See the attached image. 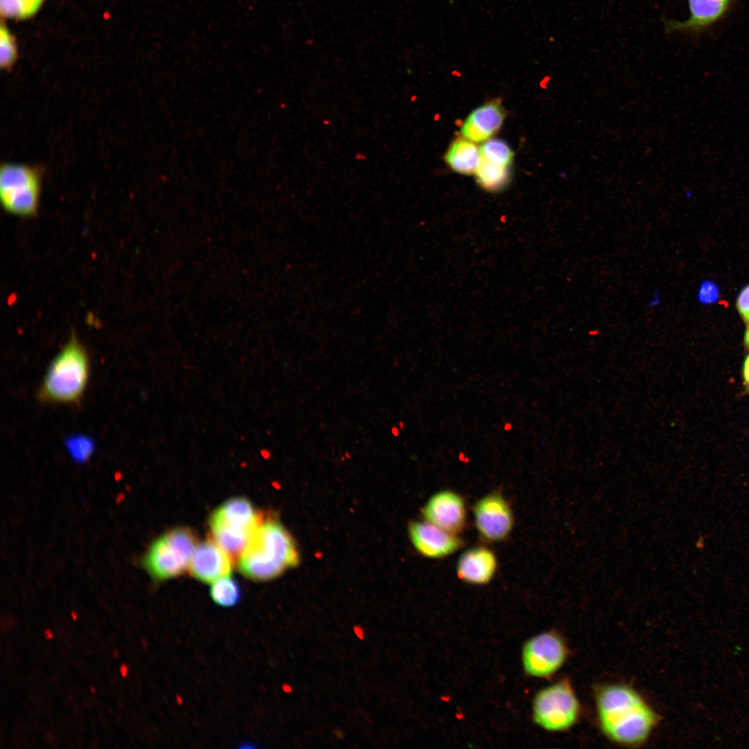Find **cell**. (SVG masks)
<instances>
[{
	"instance_id": "obj_14",
	"label": "cell",
	"mask_w": 749,
	"mask_h": 749,
	"mask_svg": "<svg viewBox=\"0 0 749 749\" xmlns=\"http://www.w3.org/2000/svg\"><path fill=\"white\" fill-rule=\"evenodd\" d=\"M497 559L494 553L484 546H476L464 551L459 557L456 571L458 577L472 585L488 584L494 576Z\"/></svg>"
},
{
	"instance_id": "obj_25",
	"label": "cell",
	"mask_w": 749,
	"mask_h": 749,
	"mask_svg": "<svg viewBox=\"0 0 749 749\" xmlns=\"http://www.w3.org/2000/svg\"><path fill=\"white\" fill-rule=\"evenodd\" d=\"M661 302L660 293L658 290L654 291L651 298L649 299L647 306L650 309H653L658 307Z\"/></svg>"
},
{
	"instance_id": "obj_20",
	"label": "cell",
	"mask_w": 749,
	"mask_h": 749,
	"mask_svg": "<svg viewBox=\"0 0 749 749\" xmlns=\"http://www.w3.org/2000/svg\"><path fill=\"white\" fill-rule=\"evenodd\" d=\"M481 157L486 160L510 167L514 153L503 141L498 139L486 140L480 148Z\"/></svg>"
},
{
	"instance_id": "obj_15",
	"label": "cell",
	"mask_w": 749,
	"mask_h": 749,
	"mask_svg": "<svg viewBox=\"0 0 749 749\" xmlns=\"http://www.w3.org/2000/svg\"><path fill=\"white\" fill-rule=\"evenodd\" d=\"M506 117L499 101H492L474 110L460 129L463 137L474 142L489 139L501 127Z\"/></svg>"
},
{
	"instance_id": "obj_17",
	"label": "cell",
	"mask_w": 749,
	"mask_h": 749,
	"mask_svg": "<svg viewBox=\"0 0 749 749\" xmlns=\"http://www.w3.org/2000/svg\"><path fill=\"white\" fill-rule=\"evenodd\" d=\"M481 187L490 191H497L505 187L510 178V167L480 158L474 173Z\"/></svg>"
},
{
	"instance_id": "obj_23",
	"label": "cell",
	"mask_w": 749,
	"mask_h": 749,
	"mask_svg": "<svg viewBox=\"0 0 749 749\" xmlns=\"http://www.w3.org/2000/svg\"><path fill=\"white\" fill-rule=\"evenodd\" d=\"M737 306L739 312L743 318L746 320L749 321V284L739 293L737 301Z\"/></svg>"
},
{
	"instance_id": "obj_7",
	"label": "cell",
	"mask_w": 749,
	"mask_h": 749,
	"mask_svg": "<svg viewBox=\"0 0 749 749\" xmlns=\"http://www.w3.org/2000/svg\"><path fill=\"white\" fill-rule=\"evenodd\" d=\"M42 184L38 167L4 163L0 169V197L5 209L22 216L33 215L37 209Z\"/></svg>"
},
{
	"instance_id": "obj_26",
	"label": "cell",
	"mask_w": 749,
	"mask_h": 749,
	"mask_svg": "<svg viewBox=\"0 0 749 749\" xmlns=\"http://www.w3.org/2000/svg\"><path fill=\"white\" fill-rule=\"evenodd\" d=\"M743 377H744L745 382H746V385L748 386V387L749 388V354L747 356V357H746V359L745 360V362H744V365H743Z\"/></svg>"
},
{
	"instance_id": "obj_8",
	"label": "cell",
	"mask_w": 749,
	"mask_h": 749,
	"mask_svg": "<svg viewBox=\"0 0 749 749\" xmlns=\"http://www.w3.org/2000/svg\"><path fill=\"white\" fill-rule=\"evenodd\" d=\"M567 648L559 634L546 631L528 639L522 650V664L524 672L534 678H547L564 664Z\"/></svg>"
},
{
	"instance_id": "obj_21",
	"label": "cell",
	"mask_w": 749,
	"mask_h": 749,
	"mask_svg": "<svg viewBox=\"0 0 749 749\" xmlns=\"http://www.w3.org/2000/svg\"><path fill=\"white\" fill-rule=\"evenodd\" d=\"M17 57V46L15 40L6 26L1 24L0 28V65L1 69L9 70L15 64Z\"/></svg>"
},
{
	"instance_id": "obj_4",
	"label": "cell",
	"mask_w": 749,
	"mask_h": 749,
	"mask_svg": "<svg viewBox=\"0 0 749 749\" xmlns=\"http://www.w3.org/2000/svg\"><path fill=\"white\" fill-rule=\"evenodd\" d=\"M249 500L234 497L225 501L212 514L211 537L232 558L239 559L261 521Z\"/></svg>"
},
{
	"instance_id": "obj_27",
	"label": "cell",
	"mask_w": 749,
	"mask_h": 749,
	"mask_svg": "<svg viewBox=\"0 0 749 749\" xmlns=\"http://www.w3.org/2000/svg\"><path fill=\"white\" fill-rule=\"evenodd\" d=\"M745 343L747 345V346L749 347V326H748V329H747V330L746 332Z\"/></svg>"
},
{
	"instance_id": "obj_1",
	"label": "cell",
	"mask_w": 749,
	"mask_h": 749,
	"mask_svg": "<svg viewBox=\"0 0 749 749\" xmlns=\"http://www.w3.org/2000/svg\"><path fill=\"white\" fill-rule=\"evenodd\" d=\"M601 729L614 742L623 745L644 743L657 725L659 717L634 689L624 685L602 688L596 700Z\"/></svg>"
},
{
	"instance_id": "obj_16",
	"label": "cell",
	"mask_w": 749,
	"mask_h": 749,
	"mask_svg": "<svg viewBox=\"0 0 749 749\" xmlns=\"http://www.w3.org/2000/svg\"><path fill=\"white\" fill-rule=\"evenodd\" d=\"M480 158V148L464 137L454 141L445 155L449 166L455 172L465 175L475 173Z\"/></svg>"
},
{
	"instance_id": "obj_18",
	"label": "cell",
	"mask_w": 749,
	"mask_h": 749,
	"mask_svg": "<svg viewBox=\"0 0 749 749\" xmlns=\"http://www.w3.org/2000/svg\"><path fill=\"white\" fill-rule=\"evenodd\" d=\"M210 595L216 604L232 607L239 602L241 592L238 583L227 576L212 583Z\"/></svg>"
},
{
	"instance_id": "obj_6",
	"label": "cell",
	"mask_w": 749,
	"mask_h": 749,
	"mask_svg": "<svg viewBox=\"0 0 749 749\" xmlns=\"http://www.w3.org/2000/svg\"><path fill=\"white\" fill-rule=\"evenodd\" d=\"M580 707L570 684L565 679L540 689L534 696L532 716L534 722L549 732L569 729L578 721Z\"/></svg>"
},
{
	"instance_id": "obj_13",
	"label": "cell",
	"mask_w": 749,
	"mask_h": 749,
	"mask_svg": "<svg viewBox=\"0 0 749 749\" xmlns=\"http://www.w3.org/2000/svg\"><path fill=\"white\" fill-rule=\"evenodd\" d=\"M733 0H688L689 17L684 21L664 20L668 33H695L721 19Z\"/></svg>"
},
{
	"instance_id": "obj_3",
	"label": "cell",
	"mask_w": 749,
	"mask_h": 749,
	"mask_svg": "<svg viewBox=\"0 0 749 749\" xmlns=\"http://www.w3.org/2000/svg\"><path fill=\"white\" fill-rule=\"evenodd\" d=\"M89 374L87 352L72 336L51 362L39 389V399L48 403H76L84 393Z\"/></svg>"
},
{
	"instance_id": "obj_10",
	"label": "cell",
	"mask_w": 749,
	"mask_h": 749,
	"mask_svg": "<svg viewBox=\"0 0 749 749\" xmlns=\"http://www.w3.org/2000/svg\"><path fill=\"white\" fill-rule=\"evenodd\" d=\"M466 513L463 498L450 490L433 494L422 509L425 520L456 535L465 526Z\"/></svg>"
},
{
	"instance_id": "obj_9",
	"label": "cell",
	"mask_w": 749,
	"mask_h": 749,
	"mask_svg": "<svg viewBox=\"0 0 749 749\" xmlns=\"http://www.w3.org/2000/svg\"><path fill=\"white\" fill-rule=\"evenodd\" d=\"M473 515L479 533L487 541H503L513 530L511 507L499 492H491L479 499L473 507Z\"/></svg>"
},
{
	"instance_id": "obj_22",
	"label": "cell",
	"mask_w": 749,
	"mask_h": 749,
	"mask_svg": "<svg viewBox=\"0 0 749 749\" xmlns=\"http://www.w3.org/2000/svg\"><path fill=\"white\" fill-rule=\"evenodd\" d=\"M66 444L72 458L78 462L88 460L94 451L93 442L84 436H73L67 440Z\"/></svg>"
},
{
	"instance_id": "obj_11",
	"label": "cell",
	"mask_w": 749,
	"mask_h": 749,
	"mask_svg": "<svg viewBox=\"0 0 749 749\" xmlns=\"http://www.w3.org/2000/svg\"><path fill=\"white\" fill-rule=\"evenodd\" d=\"M408 534L415 549L429 558H445L463 545V540L456 534L449 533L427 520L411 522Z\"/></svg>"
},
{
	"instance_id": "obj_19",
	"label": "cell",
	"mask_w": 749,
	"mask_h": 749,
	"mask_svg": "<svg viewBox=\"0 0 749 749\" xmlns=\"http://www.w3.org/2000/svg\"><path fill=\"white\" fill-rule=\"evenodd\" d=\"M44 0H0V11L3 17L24 19L34 15Z\"/></svg>"
},
{
	"instance_id": "obj_12",
	"label": "cell",
	"mask_w": 749,
	"mask_h": 749,
	"mask_svg": "<svg viewBox=\"0 0 749 749\" xmlns=\"http://www.w3.org/2000/svg\"><path fill=\"white\" fill-rule=\"evenodd\" d=\"M232 560L214 540H206L196 546L189 567L196 579L204 583H213L230 575Z\"/></svg>"
},
{
	"instance_id": "obj_24",
	"label": "cell",
	"mask_w": 749,
	"mask_h": 749,
	"mask_svg": "<svg viewBox=\"0 0 749 749\" xmlns=\"http://www.w3.org/2000/svg\"><path fill=\"white\" fill-rule=\"evenodd\" d=\"M718 295L716 286L712 283H704L699 291V299L703 302H710Z\"/></svg>"
},
{
	"instance_id": "obj_28",
	"label": "cell",
	"mask_w": 749,
	"mask_h": 749,
	"mask_svg": "<svg viewBox=\"0 0 749 749\" xmlns=\"http://www.w3.org/2000/svg\"><path fill=\"white\" fill-rule=\"evenodd\" d=\"M392 432H393V435H395V436H397V434H398V431H397L395 427L393 428Z\"/></svg>"
},
{
	"instance_id": "obj_2",
	"label": "cell",
	"mask_w": 749,
	"mask_h": 749,
	"mask_svg": "<svg viewBox=\"0 0 749 749\" xmlns=\"http://www.w3.org/2000/svg\"><path fill=\"white\" fill-rule=\"evenodd\" d=\"M299 562V551L291 534L276 517L262 515L239 558L238 565L247 578L266 581L279 576Z\"/></svg>"
},
{
	"instance_id": "obj_5",
	"label": "cell",
	"mask_w": 749,
	"mask_h": 749,
	"mask_svg": "<svg viewBox=\"0 0 749 749\" xmlns=\"http://www.w3.org/2000/svg\"><path fill=\"white\" fill-rule=\"evenodd\" d=\"M196 544L195 535L189 528L171 529L151 543L141 565L155 582L177 577L189 566Z\"/></svg>"
}]
</instances>
